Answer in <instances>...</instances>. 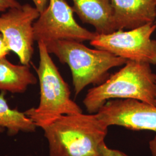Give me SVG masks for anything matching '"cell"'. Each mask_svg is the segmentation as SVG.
Instances as JSON below:
<instances>
[{
  "label": "cell",
  "instance_id": "14",
  "mask_svg": "<svg viewBox=\"0 0 156 156\" xmlns=\"http://www.w3.org/2000/svg\"><path fill=\"white\" fill-rule=\"evenodd\" d=\"M22 5L16 0H0V12H6Z\"/></svg>",
  "mask_w": 156,
  "mask_h": 156
},
{
  "label": "cell",
  "instance_id": "10",
  "mask_svg": "<svg viewBox=\"0 0 156 156\" xmlns=\"http://www.w3.org/2000/svg\"><path fill=\"white\" fill-rule=\"evenodd\" d=\"M73 10L81 21L93 26L97 34L115 31L113 10L110 0H73Z\"/></svg>",
  "mask_w": 156,
  "mask_h": 156
},
{
  "label": "cell",
  "instance_id": "16",
  "mask_svg": "<svg viewBox=\"0 0 156 156\" xmlns=\"http://www.w3.org/2000/svg\"><path fill=\"white\" fill-rule=\"evenodd\" d=\"M9 50L6 46L1 34H0V58L5 57L9 53Z\"/></svg>",
  "mask_w": 156,
  "mask_h": 156
},
{
  "label": "cell",
  "instance_id": "15",
  "mask_svg": "<svg viewBox=\"0 0 156 156\" xmlns=\"http://www.w3.org/2000/svg\"><path fill=\"white\" fill-rule=\"evenodd\" d=\"M35 7L38 10L39 13H42L45 10L49 3V0H32Z\"/></svg>",
  "mask_w": 156,
  "mask_h": 156
},
{
  "label": "cell",
  "instance_id": "17",
  "mask_svg": "<svg viewBox=\"0 0 156 156\" xmlns=\"http://www.w3.org/2000/svg\"><path fill=\"white\" fill-rule=\"evenodd\" d=\"M149 146L151 156H156V136L149 141Z\"/></svg>",
  "mask_w": 156,
  "mask_h": 156
},
{
  "label": "cell",
  "instance_id": "2",
  "mask_svg": "<svg viewBox=\"0 0 156 156\" xmlns=\"http://www.w3.org/2000/svg\"><path fill=\"white\" fill-rule=\"evenodd\" d=\"M113 99H134L156 106V74L151 64L128 61L104 82L89 90L83 103L87 111L94 114Z\"/></svg>",
  "mask_w": 156,
  "mask_h": 156
},
{
  "label": "cell",
  "instance_id": "5",
  "mask_svg": "<svg viewBox=\"0 0 156 156\" xmlns=\"http://www.w3.org/2000/svg\"><path fill=\"white\" fill-rule=\"evenodd\" d=\"M156 30L155 23L129 31L119 30L108 34H97L90 44L128 61L156 65V40L151 38Z\"/></svg>",
  "mask_w": 156,
  "mask_h": 156
},
{
  "label": "cell",
  "instance_id": "11",
  "mask_svg": "<svg viewBox=\"0 0 156 156\" xmlns=\"http://www.w3.org/2000/svg\"><path fill=\"white\" fill-rule=\"evenodd\" d=\"M37 83L29 66L15 65L5 57L0 58V91L23 93L29 86Z\"/></svg>",
  "mask_w": 156,
  "mask_h": 156
},
{
  "label": "cell",
  "instance_id": "1",
  "mask_svg": "<svg viewBox=\"0 0 156 156\" xmlns=\"http://www.w3.org/2000/svg\"><path fill=\"white\" fill-rule=\"evenodd\" d=\"M108 126L97 113L65 115L42 128L49 156H100Z\"/></svg>",
  "mask_w": 156,
  "mask_h": 156
},
{
  "label": "cell",
  "instance_id": "6",
  "mask_svg": "<svg viewBox=\"0 0 156 156\" xmlns=\"http://www.w3.org/2000/svg\"><path fill=\"white\" fill-rule=\"evenodd\" d=\"M73 7L66 0H49L44 12L34 23L35 41L44 43L58 40L91 41L97 36L80 26L73 16Z\"/></svg>",
  "mask_w": 156,
  "mask_h": 156
},
{
  "label": "cell",
  "instance_id": "8",
  "mask_svg": "<svg viewBox=\"0 0 156 156\" xmlns=\"http://www.w3.org/2000/svg\"><path fill=\"white\" fill-rule=\"evenodd\" d=\"M108 127L118 126L134 131L156 133V106L134 99L108 101L97 113Z\"/></svg>",
  "mask_w": 156,
  "mask_h": 156
},
{
  "label": "cell",
  "instance_id": "3",
  "mask_svg": "<svg viewBox=\"0 0 156 156\" xmlns=\"http://www.w3.org/2000/svg\"><path fill=\"white\" fill-rule=\"evenodd\" d=\"M45 44L50 54L69 67L76 96L89 84L102 83L109 77V69L128 62L106 50L90 49L75 41H53Z\"/></svg>",
  "mask_w": 156,
  "mask_h": 156
},
{
  "label": "cell",
  "instance_id": "20",
  "mask_svg": "<svg viewBox=\"0 0 156 156\" xmlns=\"http://www.w3.org/2000/svg\"></svg>",
  "mask_w": 156,
  "mask_h": 156
},
{
  "label": "cell",
  "instance_id": "18",
  "mask_svg": "<svg viewBox=\"0 0 156 156\" xmlns=\"http://www.w3.org/2000/svg\"><path fill=\"white\" fill-rule=\"evenodd\" d=\"M2 133L1 131H0V133Z\"/></svg>",
  "mask_w": 156,
  "mask_h": 156
},
{
  "label": "cell",
  "instance_id": "4",
  "mask_svg": "<svg viewBox=\"0 0 156 156\" xmlns=\"http://www.w3.org/2000/svg\"><path fill=\"white\" fill-rule=\"evenodd\" d=\"M39 67L36 69L40 86L39 105L24 112L37 127L44 128L62 115L82 113L71 98L69 86L63 79L45 43L38 42Z\"/></svg>",
  "mask_w": 156,
  "mask_h": 156
},
{
  "label": "cell",
  "instance_id": "7",
  "mask_svg": "<svg viewBox=\"0 0 156 156\" xmlns=\"http://www.w3.org/2000/svg\"><path fill=\"white\" fill-rule=\"evenodd\" d=\"M39 15L38 10L28 4L8 9L0 15L3 40L23 65L29 66L33 55L34 23Z\"/></svg>",
  "mask_w": 156,
  "mask_h": 156
},
{
  "label": "cell",
  "instance_id": "13",
  "mask_svg": "<svg viewBox=\"0 0 156 156\" xmlns=\"http://www.w3.org/2000/svg\"><path fill=\"white\" fill-rule=\"evenodd\" d=\"M99 151L100 156H128L122 151L108 147L105 142L100 145Z\"/></svg>",
  "mask_w": 156,
  "mask_h": 156
},
{
  "label": "cell",
  "instance_id": "19",
  "mask_svg": "<svg viewBox=\"0 0 156 156\" xmlns=\"http://www.w3.org/2000/svg\"></svg>",
  "mask_w": 156,
  "mask_h": 156
},
{
  "label": "cell",
  "instance_id": "9",
  "mask_svg": "<svg viewBox=\"0 0 156 156\" xmlns=\"http://www.w3.org/2000/svg\"><path fill=\"white\" fill-rule=\"evenodd\" d=\"M115 31L132 30L154 23L156 0H110Z\"/></svg>",
  "mask_w": 156,
  "mask_h": 156
},
{
  "label": "cell",
  "instance_id": "12",
  "mask_svg": "<svg viewBox=\"0 0 156 156\" xmlns=\"http://www.w3.org/2000/svg\"><path fill=\"white\" fill-rule=\"evenodd\" d=\"M6 92L0 93V131L7 130L10 135L20 132L33 133L36 126L26 114L16 109H12L6 100Z\"/></svg>",
  "mask_w": 156,
  "mask_h": 156
}]
</instances>
